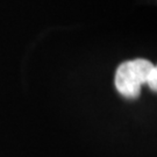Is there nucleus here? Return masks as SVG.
Wrapping results in <instances>:
<instances>
[{
    "label": "nucleus",
    "instance_id": "nucleus-2",
    "mask_svg": "<svg viewBox=\"0 0 157 157\" xmlns=\"http://www.w3.org/2000/svg\"><path fill=\"white\" fill-rule=\"evenodd\" d=\"M147 84L149 85V87L154 92H156L157 90V67H154V69L151 70V72L148 77Z\"/></svg>",
    "mask_w": 157,
    "mask_h": 157
},
{
    "label": "nucleus",
    "instance_id": "nucleus-1",
    "mask_svg": "<svg viewBox=\"0 0 157 157\" xmlns=\"http://www.w3.org/2000/svg\"><path fill=\"white\" fill-rule=\"evenodd\" d=\"M154 67L151 62L143 58L122 63L118 67L114 79L118 92L126 98H137L140 95L141 86L147 84Z\"/></svg>",
    "mask_w": 157,
    "mask_h": 157
}]
</instances>
